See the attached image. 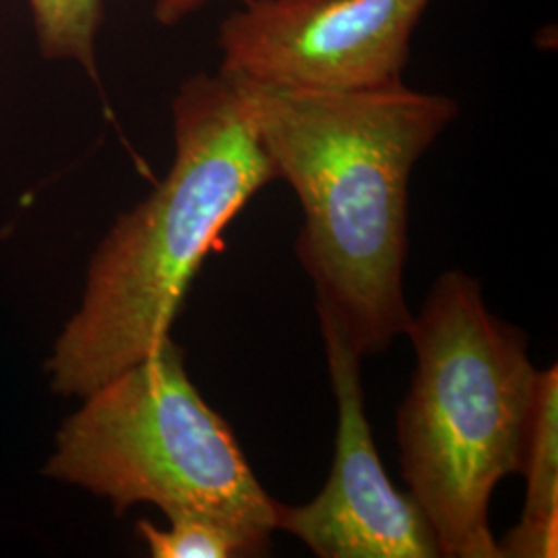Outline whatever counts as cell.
Here are the masks:
<instances>
[{
	"label": "cell",
	"mask_w": 558,
	"mask_h": 558,
	"mask_svg": "<svg viewBox=\"0 0 558 558\" xmlns=\"http://www.w3.org/2000/svg\"><path fill=\"white\" fill-rule=\"evenodd\" d=\"M239 80V77H236ZM260 145L299 197L296 255L360 356L414 315L403 296L410 177L458 101L408 87L304 89L239 80Z\"/></svg>",
	"instance_id": "1"
},
{
	"label": "cell",
	"mask_w": 558,
	"mask_h": 558,
	"mask_svg": "<svg viewBox=\"0 0 558 558\" xmlns=\"http://www.w3.org/2000/svg\"><path fill=\"white\" fill-rule=\"evenodd\" d=\"M338 401L331 474L306 505L276 500V532H288L319 558H440L437 536L414 499L391 484L364 410L360 356L338 320L317 306Z\"/></svg>",
	"instance_id": "6"
},
{
	"label": "cell",
	"mask_w": 558,
	"mask_h": 558,
	"mask_svg": "<svg viewBox=\"0 0 558 558\" xmlns=\"http://www.w3.org/2000/svg\"><path fill=\"white\" fill-rule=\"evenodd\" d=\"M416 352L399 405V463L440 557L500 558L488 523L500 480L521 474L538 368L527 336L493 315L465 271L440 276L408 327Z\"/></svg>",
	"instance_id": "3"
},
{
	"label": "cell",
	"mask_w": 558,
	"mask_h": 558,
	"mask_svg": "<svg viewBox=\"0 0 558 558\" xmlns=\"http://www.w3.org/2000/svg\"><path fill=\"white\" fill-rule=\"evenodd\" d=\"M64 422L50 478L110 500L220 519L271 539L276 499L260 486L228 422L201 398L172 338L85 396Z\"/></svg>",
	"instance_id": "4"
},
{
	"label": "cell",
	"mask_w": 558,
	"mask_h": 558,
	"mask_svg": "<svg viewBox=\"0 0 558 558\" xmlns=\"http://www.w3.org/2000/svg\"><path fill=\"white\" fill-rule=\"evenodd\" d=\"M168 519V530H160L149 521L137 523V534L154 558L263 557L271 548V539L255 536L220 519L201 515Z\"/></svg>",
	"instance_id": "8"
},
{
	"label": "cell",
	"mask_w": 558,
	"mask_h": 558,
	"mask_svg": "<svg viewBox=\"0 0 558 558\" xmlns=\"http://www.w3.org/2000/svg\"><path fill=\"white\" fill-rule=\"evenodd\" d=\"M433 0H244L218 29L220 71L304 89L403 81L412 36Z\"/></svg>",
	"instance_id": "5"
},
{
	"label": "cell",
	"mask_w": 558,
	"mask_h": 558,
	"mask_svg": "<svg viewBox=\"0 0 558 558\" xmlns=\"http://www.w3.org/2000/svg\"><path fill=\"white\" fill-rule=\"evenodd\" d=\"M500 558H557L558 515L521 518L499 542Z\"/></svg>",
	"instance_id": "10"
},
{
	"label": "cell",
	"mask_w": 558,
	"mask_h": 558,
	"mask_svg": "<svg viewBox=\"0 0 558 558\" xmlns=\"http://www.w3.org/2000/svg\"><path fill=\"white\" fill-rule=\"evenodd\" d=\"M521 474L525 505L521 518L558 515V368L538 371L527 418Z\"/></svg>",
	"instance_id": "7"
},
{
	"label": "cell",
	"mask_w": 558,
	"mask_h": 558,
	"mask_svg": "<svg viewBox=\"0 0 558 558\" xmlns=\"http://www.w3.org/2000/svg\"><path fill=\"white\" fill-rule=\"evenodd\" d=\"M211 0H156L154 7V20L160 25L172 27L180 21L186 20L189 15H193L195 11H199L201 7H205ZM244 2V0H239Z\"/></svg>",
	"instance_id": "11"
},
{
	"label": "cell",
	"mask_w": 558,
	"mask_h": 558,
	"mask_svg": "<svg viewBox=\"0 0 558 558\" xmlns=\"http://www.w3.org/2000/svg\"><path fill=\"white\" fill-rule=\"evenodd\" d=\"M174 161L120 216L89 265L80 311L48 362L52 389L89 396L170 338L193 278L260 189L278 180L242 83L197 73L172 101Z\"/></svg>",
	"instance_id": "2"
},
{
	"label": "cell",
	"mask_w": 558,
	"mask_h": 558,
	"mask_svg": "<svg viewBox=\"0 0 558 558\" xmlns=\"http://www.w3.org/2000/svg\"><path fill=\"white\" fill-rule=\"evenodd\" d=\"M27 4L41 54L73 60L98 83L96 41L104 21V0H27Z\"/></svg>",
	"instance_id": "9"
}]
</instances>
